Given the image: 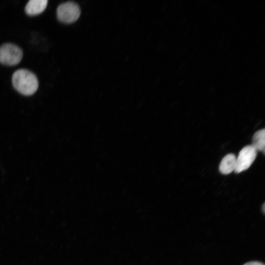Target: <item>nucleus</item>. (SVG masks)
Listing matches in <instances>:
<instances>
[{
    "label": "nucleus",
    "mask_w": 265,
    "mask_h": 265,
    "mask_svg": "<svg viewBox=\"0 0 265 265\" xmlns=\"http://www.w3.org/2000/svg\"><path fill=\"white\" fill-rule=\"evenodd\" d=\"M12 82L17 91L26 96L33 94L37 90L39 85L36 75L25 69L17 70L13 73Z\"/></svg>",
    "instance_id": "f257e3e1"
},
{
    "label": "nucleus",
    "mask_w": 265,
    "mask_h": 265,
    "mask_svg": "<svg viewBox=\"0 0 265 265\" xmlns=\"http://www.w3.org/2000/svg\"><path fill=\"white\" fill-rule=\"evenodd\" d=\"M23 51L12 43H4L0 46V63L9 66L18 64L23 57Z\"/></svg>",
    "instance_id": "f03ea898"
},
{
    "label": "nucleus",
    "mask_w": 265,
    "mask_h": 265,
    "mask_svg": "<svg viewBox=\"0 0 265 265\" xmlns=\"http://www.w3.org/2000/svg\"><path fill=\"white\" fill-rule=\"evenodd\" d=\"M58 20L62 23L70 24L76 21L80 14L79 5L72 1H68L58 5L56 10Z\"/></svg>",
    "instance_id": "7ed1b4c3"
},
{
    "label": "nucleus",
    "mask_w": 265,
    "mask_h": 265,
    "mask_svg": "<svg viewBox=\"0 0 265 265\" xmlns=\"http://www.w3.org/2000/svg\"><path fill=\"white\" fill-rule=\"evenodd\" d=\"M257 156V151L251 145L243 147L239 152L236 159L235 172L239 173L247 170L254 162Z\"/></svg>",
    "instance_id": "20e7f679"
},
{
    "label": "nucleus",
    "mask_w": 265,
    "mask_h": 265,
    "mask_svg": "<svg viewBox=\"0 0 265 265\" xmlns=\"http://www.w3.org/2000/svg\"><path fill=\"white\" fill-rule=\"evenodd\" d=\"M47 0H30L25 7L26 13L30 16H34L42 13L46 9Z\"/></svg>",
    "instance_id": "39448f33"
},
{
    "label": "nucleus",
    "mask_w": 265,
    "mask_h": 265,
    "mask_svg": "<svg viewBox=\"0 0 265 265\" xmlns=\"http://www.w3.org/2000/svg\"><path fill=\"white\" fill-rule=\"evenodd\" d=\"M236 157L233 154H229L221 160L219 170L221 173L227 175L235 171L236 166Z\"/></svg>",
    "instance_id": "423d86ee"
},
{
    "label": "nucleus",
    "mask_w": 265,
    "mask_h": 265,
    "mask_svg": "<svg viewBox=\"0 0 265 265\" xmlns=\"http://www.w3.org/2000/svg\"><path fill=\"white\" fill-rule=\"evenodd\" d=\"M257 151H263L265 153V129H263L256 132L252 138L251 145Z\"/></svg>",
    "instance_id": "0eeeda50"
},
{
    "label": "nucleus",
    "mask_w": 265,
    "mask_h": 265,
    "mask_svg": "<svg viewBox=\"0 0 265 265\" xmlns=\"http://www.w3.org/2000/svg\"><path fill=\"white\" fill-rule=\"evenodd\" d=\"M243 265H264V264L258 261H252L247 262Z\"/></svg>",
    "instance_id": "6e6552de"
},
{
    "label": "nucleus",
    "mask_w": 265,
    "mask_h": 265,
    "mask_svg": "<svg viewBox=\"0 0 265 265\" xmlns=\"http://www.w3.org/2000/svg\"><path fill=\"white\" fill-rule=\"evenodd\" d=\"M263 212H265V204L263 206Z\"/></svg>",
    "instance_id": "1a4fd4ad"
}]
</instances>
